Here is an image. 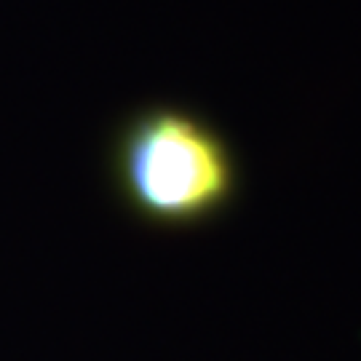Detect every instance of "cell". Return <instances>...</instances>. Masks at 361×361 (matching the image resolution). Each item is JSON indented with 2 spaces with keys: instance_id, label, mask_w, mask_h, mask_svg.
Returning a JSON list of instances; mask_svg holds the SVG:
<instances>
[{
  "instance_id": "cell-1",
  "label": "cell",
  "mask_w": 361,
  "mask_h": 361,
  "mask_svg": "<svg viewBox=\"0 0 361 361\" xmlns=\"http://www.w3.org/2000/svg\"><path fill=\"white\" fill-rule=\"evenodd\" d=\"M110 180L131 217L190 231L222 217L241 195V164L225 134L182 104H147L116 129Z\"/></svg>"
}]
</instances>
